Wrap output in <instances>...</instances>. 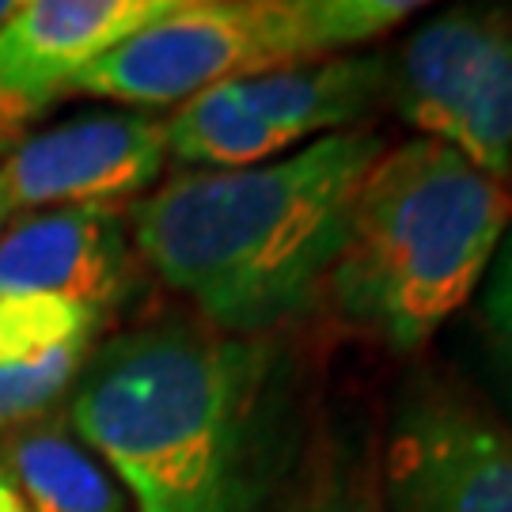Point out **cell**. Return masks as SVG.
Here are the masks:
<instances>
[{
  "mask_svg": "<svg viewBox=\"0 0 512 512\" xmlns=\"http://www.w3.org/2000/svg\"><path fill=\"white\" fill-rule=\"evenodd\" d=\"M103 311L61 296H0V365L35 361L76 342H95Z\"/></svg>",
  "mask_w": 512,
  "mask_h": 512,
  "instance_id": "14",
  "label": "cell"
},
{
  "mask_svg": "<svg viewBox=\"0 0 512 512\" xmlns=\"http://www.w3.org/2000/svg\"><path fill=\"white\" fill-rule=\"evenodd\" d=\"M16 12H19L16 0H0V31H4L8 23H12V16H16Z\"/></svg>",
  "mask_w": 512,
  "mask_h": 512,
  "instance_id": "18",
  "label": "cell"
},
{
  "mask_svg": "<svg viewBox=\"0 0 512 512\" xmlns=\"http://www.w3.org/2000/svg\"><path fill=\"white\" fill-rule=\"evenodd\" d=\"M395 512H512V437L456 391L421 384L387 437Z\"/></svg>",
  "mask_w": 512,
  "mask_h": 512,
  "instance_id": "6",
  "label": "cell"
},
{
  "mask_svg": "<svg viewBox=\"0 0 512 512\" xmlns=\"http://www.w3.org/2000/svg\"><path fill=\"white\" fill-rule=\"evenodd\" d=\"M0 467L16 482L23 512H129L107 463L69 425H38L8 440Z\"/></svg>",
  "mask_w": 512,
  "mask_h": 512,
  "instance_id": "11",
  "label": "cell"
},
{
  "mask_svg": "<svg viewBox=\"0 0 512 512\" xmlns=\"http://www.w3.org/2000/svg\"><path fill=\"white\" fill-rule=\"evenodd\" d=\"M509 228V186L456 148L429 137L387 148L361 183L330 304L349 327L410 353L482 285Z\"/></svg>",
  "mask_w": 512,
  "mask_h": 512,
  "instance_id": "3",
  "label": "cell"
},
{
  "mask_svg": "<svg viewBox=\"0 0 512 512\" xmlns=\"http://www.w3.org/2000/svg\"><path fill=\"white\" fill-rule=\"evenodd\" d=\"M133 274L137 251L122 209H50L0 232V296H61L110 315Z\"/></svg>",
  "mask_w": 512,
  "mask_h": 512,
  "instance_id": "8",
  "label": "cell"
},
{
  "mask_svg": "<svg viewBox=\"0 0 512 512\" xmlns=\"http://www.w3.org/2000/svg\"><path fill=\"white\" fill-rule=\"evenodd\" d=\"M421 12L410 0H175L76 80L73 95L179 107L217 84L338 57Z\"/></svg>",
  "mask_w": 512,
  "mask_h": 512,
  "instance_id": "4",
  "label": "cell"
},
{
  "mask_svg": "<svg viewBox=\"0 0 512 512\" xmlns=\"http://www.w3.org/2000/svg\"><path fill=\"white\" fill-rule=\"evenodd\" d=\"M293 512H372V505L361 501L357 494H349V490H327V494L311 497Z\"/></svg>",
  "mask_w": 512,
  "mask_h": 512,
  "instance_id": "17",
  "label": "cell"
},
{
  "mask_svg": "<svg viewBox=\"0 0 512 512\" xmlns=\"http://www.w3.org/2000/svg\"><path fill=\"white\" fill-rule=\"evenodd\" d=\"M167 156L183 171H239L266 160H277L289 141L255 118L232 92L217 84L209 92L186 99L164 118Z\"/></svg>",
  "mask_w": 512,
  "mask_h": 512,
  "instance_id": "12",
  "label": "cell"
},
{
  "mask_svg": "<svg viewBox=\"0 0 512 512\" xmlns=\"http://www.w3.org/2000/svg\"><path fill=\"white\" fill-rule=\"evenodd\" d=\"M164 164V118L148 110L65 118L0 156V232L31 213L141 202L164 175Z\"/></svg>",
  "mask_w": 512,
  "mask_h": 512,
  "instance_id": "5",
  "label": "cell"
},
{
  "mask_svg": "<svg viewBox=\"0 0 512 512\" xmlns=\"http://www.w3.org/2000/svg\"><path fill=\"white\" fill-rule=\"evenodd\" d=\"M501 16L505 8L494 4L452 8L406 38L395 69H387V92L406 126L452 145Z\"/></svg>",
  "mask_w": 512,
  "mask_h": 512,
  "instance_id": "9",
  "label": "cell"
},
{
  "mask_svg": "<svg viewBox=\"0 0 512 512\" xmlns=\"http://www.w3.org/2000/svg\"><path fill=\"white\" fill-rule=\"evenodd\" d=\"M482 323H486L490 346L512 384V228L505 232L494 266H490V281H486V296H482Z\"/></svg>",
  "mask_w": 512,
  "mask_h": 512,
  "instance_id": "16",
  "label": "cell"
},
{
  "mask_svg": "<svg viewBox=\"0 0 512 512\" xmlns=\"http://www.w3.org/2000/svg\"><path fill=\"white\" fill-rule=\"evenodd\" d=\"M448 148L497 183L512 175V12L497 23Z\"/></svg>",
  "mask_w": 512,
  "mask_h": 512,
  "instance_id": "13",
  "label": "cell"
},
{
  "mask_svg": "<svg viewBox=\"0 0 512 512\" xmlns=\"http://www.w3.org/2000/svg\"><path fill=\"white\" fill-rule=\"evenodd\" d=\"M92 349V342H76V346L50 349L35 361L0 365V425L42 414L57 395H65L76 384Z\"/></svg>",
  "mask_w": 512,
  "mask_h": 512,
  "instance_id": "15",
  "label": "cell"
},
{
  "mask_svg": "<svg viewBox=\"0 0 512 512\" xmlns=\"http://www.w3.org/2000/svg\"><path fill=\"white\" fill-rule=\"evenodd\" d=\"M175 0H31L0 31V141L12 145L76 80Z\"/></svg>",
  "mask_w": 512,
  "mask_h": 512,
  "instance_id": "7",
  "label": "cell"
},
{
  "mask_svg": "<svg viewBox=\"0 0 512 512\" xmlns=\"http://www.w3.org/2000/svg\"><path fill=\"white\" fill-rule=\"evenodd\" d=\"M69 429L137 512H266L289 459L277 346L205 323H152L88 353Z\"/></svg>",
  "mask_w": 512,
  "mask_h": 512,
  "instance_id": "1",
  "label": "cell"
},
{
  "mask_svg": "<svg viewBox=\"0 0 512 512\" xmlns=\"http://www.w3.org/2000/svg\"><path fill=\"white\" fill-rule=\"evenodd\" d=\"M4 148H8V145H4V141H0V152H4Z\"/></svg>",
  "mask_w": 512,
  "mask_h": 512,
  "instance_id": "19",
  "label": "cell"
},
{
  "mask_svg": "<svg viewBox=\"0 0 512 512\" xmlns=\"http://www.w3.org/2000/svg\"><path fill=\"white\" fill-rule=\"evenodd\" d=\"M232 92L255 118L289 145L315 133H346L387 92L384 54H338L304 61L251 80H232Z\"/></svg>",
  "mask_w": 512,
  "mask_h": 512,
  "instance_id": "10",
  "label": "cell"
},
{
  "mask_svg": "<svg viewBox=\"0 0 512 512\" xmlns=\"http://www.w3.org/2000/svg\"><path fill=\"white\" fill-rule=\"evenodd\" d=\"M387 145L346 129L239 171H179L129 205L133 251L205 327L266 338L315 304Z\"/></svg>",
  "mask_w": 512,
  "mask_h": 512,
  "instance_id": "2",
  "label": "cell"
}]
</instances>
